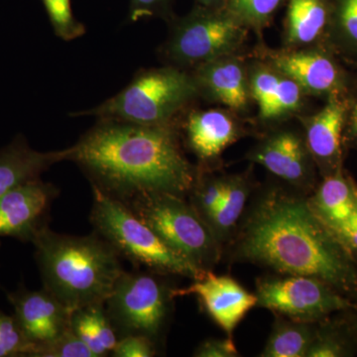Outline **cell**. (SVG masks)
Here are the masks:
<instances>
[{"instance_id": "22", "label": "cell", "mask_w": 357, "mask_h": 357, "mask_svg": "<svg viewBox=\"0 0 357 357\" xmlns=\"http://www.w3.org/2000/svg\"><path fill=\"white\" fill-rule=\"evenodd\" d=\"M328 9L323 0H290L287 39L290 44L312 43L325 29Z\"/></svg>"}, {"instance_id": "26", "label": "cell", "mask_w": 357, "mask_h": 357, "mask_svg": "<svg viewBox=\"0 0 357 357\" xmlns=\"http://www.w3.org/2000/svg\"><path fill=\"white\" fill-rule=\"evenodd\" d=\"M56 36L73 41L83 36L86 27L75 18L70 0H42Z\"/></svg>"}, {"instance_id": "31", "label": "cell", "mask_w": 357, "mask_h": 357, "mask_svg": "<svg viewBox=\"0 0 357 357\" xmlns=\"http://www.w3.org/2000/svg\"><path fill=\"white\" fill-rule=\"evenodd\" d=\"M337 16L345 38L357 45V0H340Z\"/></svg>"}, {"instance_id": "36", "label": "cell", "mask_w": 357, "mask_h": 357, "mask_svg": "<svg viewBox=\"0 0 357 357\" xmlns=\"http://www.w3.org/2000/svg\"><path fill=\"white\" fill-rule=\"evenodd\" d=\"M351 126L352 133H354V135L357 138V103L351 110Z\"/></svg>"}, {"instance_id": "35", "label": "cell", "mask_w": 357, "mask_h": 357, "mask_svg": "<svg viewBox=\"0 0 357 357\" xmlns=\"http://www.w3.org/2000/svg\"><path fill=\"white\" fill-rule=\"evenodd\" d=\"M165 0H131L130 18L137 21L146 16L153 15L157 7Z\"/></svg>"}, {"instance_id": "34", "label": "cell", "mask_w": 357, "mask_h": 357, "mask_svg": "<svg viewBox=\"0 0 357 357\" xmlns=\"http://www.w3.org/2000/svg\"><path fill=\"white\" fill-rule=\"evenodd\" d=\"M194 356L199 357H236L238 356V351L230 338L210 340L199 345Z\"/></svg>"}, {"instance_id": "11", "label": "cell", "mask_w": 357, "mask_h": 357, "mask_svg": "<svg viewBox=\"0 0 357 357\" xmlns=\"http://www.w3.org/2000/svg\"><path fill=\"white\" fill-rule=\"evenodd\" d=\"M16 321L30 342L40 347L72 330V312L46 289L30 291L22 287L7 294ZM35 354V357H36Z\"/></svg>"}, {"instance_id": "5", "label": "cell", "mask_w": 357, "mask_h": 357, "mask_svg": "<svg viewBox=\"0 0 357 357\" xmlns=\"http://www.w3.org/2000/svg\"><path fill=\"white\" fill-rule=\"evenodd\" d=\"M199 93L195 77L175 68L146 70L102 105L76 114L141 126H168Z\"/></svg>"}, {"instance_id": "29", "label": "cell", "mask_w": 357, "mask_h": 357, "mask_svg": "<svg viewBox=\"0 0 357 357\" xmlns=\"http://www.w3.org/2000/svg\"><path fill=\"white\" fill-rule=\"evenodd\" d=\"M154 354L153 340L143 335H124L112 351L114 357H151Z\"/></svg>"}, {"instance_id": "30", "label": "cell", "mask_w": 357, "mask_h": 357, "mask_svg": "<svg viewBox=\"0 0 357 357\" xmlns=\"http://www.w3.org/2000/svg\"><path fill=\"white\" fill-rule=\"evenodd\" d=\"M227 189V182L225 181H213L196 190L195 208L202 218L206 217L218 206Z\"/></svg>"}, {"instance_id": "1", "label": "cell", "mask_w": 357, "mask_h": 357, "mask_svg": "<svg viewBox=\"0 0 357 357\" xmlns=\"http://www.w3.org/2000/svg\"><path fill=\"white\" fill-rule=\"evenodd\" d=\"M67 161L81 167L93 185L121 201L142 192L182 197L195 184L194 169L168 126L102 119L69 147Z\"/></svg>"}, {"instance_id": "6", "label": "cell", "mask_w": 357, "mask_h": 357, "mask_svg": "<svg viewBox=\"0 0 357 357\" xmlns=\"http://www.w3.org/2000/svg\"><path fill=\"white\" fill-rule=\"evenodd\" d=\"M122 202L171 248L198 266L204 269L215 259L217 245L213 230L182 197L142 192Z\"/></svg>"}, {"instance_id": "18", "label": "cell", "mask_w": 357, "mask_h": 357, "mask_svg": "<svg viewBox=\"0 0 357 357\" xmlns=\"http://www.w3.org/2000/svg\"><path fill=\"white\" fill-rule=\"evenodd\" d=\"M250 91L261 117L271 119L297 109L303 89L290 77L261 69L253 73Z\"/></svg>"}, {"instance_id": "13", "label": "cell", "mask_w": 357, "mask_h": 357, "mask_svg": "<svg viewBox=\"0 0 357 357\" xmlns=\"http://www.w3.org/2000/svg\"><path fill=\"white\" fill-rule=\"evenodd\" d=\"M69 148L60 151L32 149L23 137L0 150V197L18 185L39 178L54 164L67 161Z\"/></svg>"}, {"instance_id": "28", "label": "cell", "mask_w": 357, "mask_h": 357, "mask_svg": "<svg viewBox=\"0 0 357 357\" xmlns=\"http://www.w3.org/2000/svg\"><path fill=\"white\" fill-rule=\"evenodd\" d=\"M36 357H96L72 330L50 344L40 347Z\"/></svg>"}, {"instance_id": "17", "label": "cell", "mask_w": 357, "mask_h": 357, "mask_svg": "<svg viewBox=\"0 0 357 357\" xmlns=\"http://www.w3.org/2000/svg\"><path fill=\"white\" fill-rule=\"evenodd\" d=\"M190 147L202 159L218 156L236 137V129L229 115L220 110L192 112L187 121Z\"/></svg>"}, {"instance_id": "32", "label": "cell", "mask_w": 357, "mask_h": 357, "mask_svg": "<svg viewBox=\"0 0 357 357\" xmlns=\"http://www.w3.org/2000/svg\"><path fill=\"white\" fill-rule=\"evenodd\" d=\"M328 227L347 250L351 255L357 252V206L349 218Z\"/></svg>"}, {"instance_id": "20", "label": "cell", "mask_w": 357, "mask_h": 357, "mask_svg": "<svg viewBox=\"0 0 357 357\" xmlns=\"http://www.w3.org/2000/svg\"><path fill=\"white\" fill-rule=\"evenodd\" d=\"M70 328L96 357L112 354L119 340L105 304L91 305L75 310L70 317Z\"/></svg>"}, {"instance_id": "19", "label": "cell", "mask_w": 357, "mask_h": 357, "mask_svg": "<svg viewBox=\"0 0 357 357\" xmlns=\"http://www.w3.org/2000/svg\"><path fill=\"white\" fill-rule=\"evenodd\" d=\"M345 117L344 103L333 98L307 122V148L319 161L331 162L340 156Z\"/></svg>"}, {"instance_id": "3", "label": "cell", "mask_w": 357, "mask_h": 357, "mask_svg": "<svg viewBox=\"0 0 357 357\" xmlns=\"http://www.w3.org/2000/svg\"><path fill=\"white\" fill-rule=\"evenodd\" d=\"M32 243L44 288L70 312L105 304L124 272L116 249L96 232L73 236L46 227Z\"/></svg>"}, {"instance_id": "7", "label": "cell", "mask_w": 357, "mask_h": 357, "mask_svg": "<svg viewBox=\"0 0 357 357\" xmlns=\"http://www.w3.org/2000/svg\"><path fill=\"white\" fill-rule=\"evenodd\" d=\"M105 306L115 331L153 340L166 318L165 289L151 275L123 272Z\"/></svg>"}, {"instance_id": "33", "label": "cell", "mask_w": 357, "mask_h": 357, "mask_svg": "<svg viewBox=\"0 0 357 357\" xmlns=\"http://www.w3.org/2000/svg\"><path fill=\"white\" fill-rule=\"evenodd\" d=\"M344 345L333 337H314L307 349L306 356L310 357H338L344 356Z\"/></svg>"}, {"instance_id": "10", "label": "cell", "mask_w": 357, "mask_h": 357, "mask_svg": "<svg viewBox=\"0 0 357 357\" xmlns=\"http://www.w3.org/2000/svg\"><path fill=\"white\" fill-rule=\"evenodd\" d=\"M57 195L55 185L39 178L0 197V236L32 243L40 230L48 227L49 211Z\"/></svg>"}, {"instance_id": "9", "label": "cell", "mask_w": 357, "mask_h": 357, "mask_svg": "<svg viewBox=\"0 0 357 357\" xmlns=\"http://www.w3.org/2000/svg\"><path fill=\"white\" fill-rule=\"evenodd\" d=\"M243 36V23L234 16L196 14L176 28L167 54L180 65H203L229 55Z\"/></svg>"}, {"instance_id": "12", "label": "cell", "mask_w": 357, "mask_h": 357, "mask_svg": "<svg viewBox=\"0 0 357 357\" xmlns=\"http://www.w3.org/2000/svg\"><path fill=\"white\" fill-rule=\"evenodd\" d=\"M195 295L203 302L213 321L231 333L239 321L257 305L256 295L229 276H217L206 271L188 288L171 291V298Z\"/></svg>"}, {"instance_id": "37", "label": "cell", "mask_w": 357, "mask_h": 357, "mask_svg": "<svg viewBox=\"0 0 357 357\" xmlns=\"http://www.w3.org/2000/svg\"><path fill=\"white\" fill-rule=\"evenodd\" d=\"M202 2L206 4L213 3V2L217 1V0H201Z\"/></svg>"}, {"instance_id": "25", "label": "cell", "mask_w": 357, "mask_h": 357, "mask_svg": "<svg viewBox=\"0 0 357 357\" xmlns=\"http://www.w3.org/2000/svg\"><path fill=\"white\" fill-rule=\"evenodd\" d=\"M36 347L28 340L15 317L0 310V357H35Z\"/></svg>"}, {"instance_id": "27", "label": "cell", "mask_w": 357, "mask_h": 357, "mask_svg": "<svg viewBox=\"0 0 357 357\" xmlns=\"http://www.w3.org/2000/svg\"><path fill=\"white\" fill-rule=\"evenodd\" d=\"M280 3L281 0H231L230 10L239 22L261 26Z\"/></svg>"}, {"instance_id": "16", "label": "cell", "mask_w": 357, "mask_h": 357, "mask_svg": "<svg viewBox=\"0 0 357 357\" xmlns=\"http://www.w3.org/2000/svg\"><path fill=\"white\" fill-rule=\"evenodd\" d=\"M252 158L288 182L299 183L306 177V150L294 133L281 132L268 138L255 150Z\"/></svg>"}, {"instance_id": "23", "label": "cell", "mask_w": 357, "mask_h": 357, "mask_svg": "<svg viewBox=\"0 0 357 357\" xmlns=\"http://www.w3.org/2000/svg\"><path fill=\"white\" fill-rule=\"evenodd\" d=\"M314 340L311 328L299 323L277 324L270 335L264 351L265 357L306 356L307 349Z\"/></svg>"}, {"instance_id": "4", "label": "cell", "mask_w": 357, "mask_h": 357, "mask_svg": "<svg viewBox=\"0 0 357 357\" xmlns=\"http://www.w3.org/2000/svg\"><path fill=\"white\" fill-rule=\"evenodd\" d=\"M91 222L96 234L133 264L188 278H202L206 270L171 248L121 199L93 185Z\"/></svg>"}, {"instance_id": "15", "label": "cell", "mask_w": 357, "mask_h": 357, "mask_svg": "<svg viewBox=\"0 0 357 357\" xmlns=\"http://www.w3.org/2000/svg\"><path fill=\"white\" fill-rule=\"evenodd\" d=\"M195 81L215 100L232 109L248 105V88L243 66L238 61L218 58L201 65Z\"/></svg>"}, {"instance_id": "8", "label": "cell", "mask_w": 357, "mask_h": 357, "mask_svg": "<svg viewBox=\"0 0 357 357\" xmlns=\"http://www.w3.org/2000/svg\"><path fill=\"white\" fill-rule=\"evenodd\" d=\"M258 306L301 321H314L333 312L357 309L325 282L309 276L291 275L258 283Z\"/></svg>"}, {"instance_id": "21", "label": "cell", "mask_w": 357, "mask_h": 357, "mask_svg": "<svg viewBox=\"0 0 357 357\" xmlns=\"http://www.w3.org/2000/svg\"><path fill=\"white\" fill-rule=\"evenodd\" d=\"M326 227L342 222L357 206V188L342 173L324 181L311 204Z\"/></svg>"}, {"instance_id": "24", "label": "cell", "mask_w": 357, "mask_h": 357, "mask_svg": "<svg viewBox=\"0 0 357 357\" xmlns=\"http://www.w3.org/2000/svg\"><path fill=\"white\" fill-rule=\"evenodd\" d=\"M248 189L241 181H227V189L218 206L204 218L211 230L229 231L241 217L248 199Z\"/></svg>"}, {"instance_id": "14", "label": "cell", "mask_w": 357, "mask_h": 357, "mask_svg": "<svg viewBox=\"0 0 357 357\" xmlns=\"http://www.w3.org/2000/svg\"><path fill=\"white\" fill-rule=\"evenodd\" d=\"M274 66L280 74L290 77L303 91L314 95L333 93L340 88L337 66L317 52H298L275 56Z\"/></svg>"}, {"instance_id": "2", "label": "cell", "mask_w": 357, "mask_h": 357, "mask_svg": "<svg viewBox=\"0 0 357 357\" xmlns=\"http://www.w3.org/2000/svg\"><path fill=\"white\" fill-rule=\"evenodd\" d=\"M239 251L277 271L319 279L338 292H357L351 253L302 199L268 195L248 220Z\"/></svg>"}]
</instances>
